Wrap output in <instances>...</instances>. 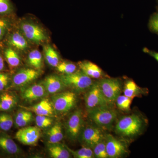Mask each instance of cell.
Returning <instances> with one entry per match:
<instances>
[{
  "mask_svg": "<svg viewBox=\"0 0 158 158\" xmlns=\"http://www.w3.org/2000/svg\"><path fill=\"white\" fill-rule=\"evenodd\" d=\"M148 125L147 118L141 113L123 116L116 123L115 131L122 137H131L141 135Z\"/></svg>",
  "mask_w": 158,
  "mask_h": 158,
  "instance_id": "6da1fadb",
  "label": "cell"
},
{
  "mask_svg": "<svg viewBox=\"0 0 158 158\" xmlns=\"http://www.w3.org/2000/svg\"><path fill=\"white\" fill-rule=\"evenodd\" d=\"M88 116L98 126L103 129H110L117 117V112L110 105L102 106L88 111Z\"/></svg>",
  "mask_w": 158,
  "mask_h": 158,
  "instance_id": "7a4b0ae2",
  "label": "cell"
},
{
  "mask_svg": "<svg viewBox=\"0 0 158 158\" xmlns=\"http://www.w3.org/2000/svg\"><path fill=\"white\" fill-rule=\"evenodd\" d=\"M65 87L75 93L86 92L93 84V80L81 70L60 76Z\"/></svg>",
  "mask_w": 158,
  "mask_h": 158,
  "instance_id": "3957f363",
  "label": "cell"
},
{
  "mask_svg": "<svg viewBox=\"0 0 158 158\" xmlns=\"http://www.w3.org/2000/svg\"><path fill=\"white\" fill-rule=\"evenodd\" d=\"M77 96L73 91H64L53 94L51 102L56 113L65 114L72 110L76 104Z\"/></svg>",
  "mask_w": 158,
  "mask_h": 158,
  "instance_id": "277c9868",
  "label": "cell"
},
{
  "mask_svg": "<svg viewBox=\"0 0 158 158\" xmlns=\"http://www.w3.org/2000/svg\"><path fill=\"white\" fill-rule=\"evenodd\" d=\"M98 82L103 95L108 103L110 105L115 102L122 91V84L120 79L108 77L100 79Z\"/></svg>",
  "mask_w": 158,
  "mask_h": 158,
  "instance_id": "5b68a950",
  "label": "cell"
},
{
  "mask_svg": "<svg viewBox=\"0 0 158 158\" xmlns=\"http://www.w3.org/2000/svg\"><path fill=\"white\" fill-rule=\"evenodd\" d=\"M40 75L39 70L34 68L18 69L11 75V88H24L39 77Z\"/></svg>",
  "mask_w": 158,
  "mask_h": 158,
  "instance_id": "8992f818",
  "label": "cell"
},
{
  "mask_svg": "<svg viewBox=\"0 0 158 158\" xmlns=\"http://www.w3.org/2000/svg\"><path fill=\"white\" fill-rule=\"evenodd\" d=\"M20 32L28 40L36 44L43 43L48 40L44 31L39 26L31 22L23 21L19 24Z\"/></svg>",
  "mask_w": 158,
  "mask_h": 158,
  "instance_id": "52a82bcc",
  "label": "cell"
},
{
  "mask_svg": "<svg viewBox=\"0 0 158 158\" xmlns=\"http://www.w3.org/2000/svg\"><path fill=\"white\" fill-rule=\"evenodd\" d=\"M83 117L81 110L74 112L69 117L65 124L66 136L70 141H75L79 139L83 128Z\"/></svg>",
  "mask_w": 158,
  "mask_h": 158,
  "instance_id": "ba28073f",
  "label": "cell"
},
{
  "mask_svg": "<svg viewBox=\"0 0 158 158\" xmlns=\"http://www.w3.org/2000/svg\"><path fill=\"white\" fill-rule=\"evenodd\" d=\"M85 100L86 107L88 111L98 107L110 105L103 95L98 81L94 82L86 91Z\"/></svg>",
  "mask_w": 158,
  "mask_h": 158,
  "instance_id": "9c48e42d",
  "label": "cell"
},
{
  "mask_svg": "<svg viewBox=\"0 0 158 158\" xmlns=\"http://www.w3.org/2000/svg\"><path fill=\"white\" fill-rule=\"evenodd\" d=\"M108 158H121L126 155L128 150L126 142L108 134L105 137Z\"/></svg>",
  "mask_w": 158,
  "mask_h": 158,
  "instance_id": "30bf717a",
  "label": "cell"
},
{
  "mask_svg": "<svg viewBox=\"0 0 158 158\" xmlns=\"http://www.w3.org/2000/svg\"><path fill=\"white\" fill-rule=\"evenodd\" d=\"M41 131L37 127L28 126L20 128L15 138L20 143L26 145H36L40 138Z\"/></svg>",
  "mask_w": 158,
  "mask_h": 158,
  "instance_id": "8fae6325",
  "label": "cell"
},
{
  "mask_svg": "<svg viewBox=\"0 0 158 158\" xmlns=\"http://www.w3.org/2000/svg\"><path fill=\"white\" fill-rule=\"evenodd\" d=\"M105 137L100 129L89 126L83 128L79 138L85 146L93 148L98 143L104 140Z\"/></svg>",
  "mask_w": 158,
  "mask_h": 158,
  "instance_id": "7c38bea8",
  "label": "cell"
},
{
  "mask_svg": "<svg viewBox=\"0 0 158 158\" xmlns=\"http://www.w3.org/2000/svg\"><path fill=\"white\" fill-rule=\"evenodd\" d=\"M21 153V149L11 136L6 132L0 131V156L14 157Z\"/></svg>",
  "mask_w": 158,
  "mask_h": 158,
  "instance_id": "4fadbf2b",
  "label": "cell"
},
{
  "mask_svg": "<svg viewBox=\"0 0 158 158\" xmlns=\"http://www.w3.org/2000/svg\"><path fill=\"white\" fill-rule=\"evenodd\" d=\"M20 89L22 98L29 102L43 98L48 94L42 83L33 84Z\"/></svg>",
  "mask_w": 158,
  "mask_h": 158,
  "instance_id": "5bb4252c",
  "label": "cell"
},
{
  "mask_svg": "<svg viewBox=\"0 0 158 158\" xmlns=\"http://www.w3.org/2000/svg\"><path fill=\"white\" fill-rule=\"evenodd\" d=\"M19 98L14 91L9 90L0 93V112H12L18 105Z\"/></svg>",
  "mask_w": 158,
  "mask_h": 158,
  "instance_id": "9a60e30c",
  "label": "cell"
},
{
  "mask_svg": "<svg viewBox=\"0 0 158 158\" xmlns=\"http://www.w3.org/2000/svg\"><path fill=\"white\" fill-rule=\"evenodd\" d=\"M6 44L8 47L14 49L18 52L25 51L29 47L27 39L19 31H14L9 34Z\"/></svg>",
  "mask_w": 158,
  "mask_h": 158,
  "instance_id": "2e32d148",
  "label": "cell"
},
{
  "mask_svg": "<svg viewBox=\"0 0 158 158\" xmlns=\"http://www.w3.org/2000/svg\"><path fill=\"white\" fill-rule=\"evenodd\" d=\"M78 66L80 70L91 79H101L109 77L98 65L90 61H80Z\"/></svg>",
  "mask_w": 158,
  "mask_h": 158,
  "instance_id": "e0dca14e",
  "label": "cell"
},
{
  "mask_svg": "<svg viewBox=\"0 0 158 158\" xmlns=\"http://www.w3.org/2000/svg\"><path fill=\"white\" fill-rule=\"evenodd\" d=\"M24 108L40 116L53 117L56 114L51 101L47 98H43L37 104L30 107Z\"/></svg>",
  "mask_w": 158,
  "mask_h": 158,
  "instance_id": "ac0fdd59",
  "label": "cell"
},
{
  "mask_svg": "<svg viewBox=\"0 0 158 158\" xmlns=\"http://www.w3.org/2000/svg\"><path fill=\"white\" fill-rule=\"evenodd\" d=\"M42 83L47 92L49 94L53 95L62 92L65 88L61 77L56 75H50L47 77Z\"/></svg>",
  "mask_w": 158,
  "mask_h": 158,
  "instance_id": "d6986e66",
  "label": "cell"
},
{
  "mask_svg": "<svg viewBox=\"0 0 158 158\" xmlns=\"http://www.w3.org/2000/svg\"><path fill=\"white\" fill-rule=\"evenodd\" d=\"M123 92L125 96L133 99L135 97L147 95L149 91L148 88H141L134 81L129 79L125 82Z\"/></svg>",
  "mask_w": 158,
  "mask_h": 158,
  "instance_id": "ffe728a7",
  "label": "cell"
},
{
  "mask_svg": "<svg viewBox=\"0 0 158 158\" xmlns=\"http://www.w3.org/2000/svg\"><path fill=\"white\" fill-rule=\"evenodd\" d=\"M14 126L16 128L28 126L34 120L33 113L28 110L19 109L13 115Z\"/></svg>",
  "mask_w": 158,
  "mask_h": 158,
  "instance_id": "44dd1931",
  "label": "cell"
},
{
  "mask_svg": "<svg viewBox=\"0 0 158 158\" xmlns=\"http://www.w3.org/2000/svg\"><path fill=\"white\" fill-rule=\"evenodd\" d=\"M47 149L51 158H69L71 157V154L69 152L66 145H63L60 143H48Z\"/></svg>",
  "mask_w": 158,
  "mask_h": 158,
  "instance_id": "7402d4cb",
  "label": "cell"
},
{
  "mask_svg": "<svg viewBox=\"0 0 158 158\" xmlns=\"http://www.w3.org/2000/svg\"><path fill=\"white\" fill-rule=\"evenodd\" d=\"M48 143H59L63 139V129L61 123H54L50 127L46 134Z\"/></svg>",
  "mask_w": 158,
  "mask_h": 158,
  "instance_id": "603a6c76",
  "label": "cell"
},
{
  "mask_svg": "<svg viewBox=\"0 0 158 158\" xmlns=\"http://www.w3.org/2000/svg\"><path fill=\"white\" fill-rule=\"evenodd\" d=\"M4 58L12 70L18 67L21 63V59L18 52L9 47L4 50Z\"/></svg>",
  "mask_w": 158,
  "mask_h": 158,
  "instance_id": "cb8c5ba5",
  "label": "cell"
},
{
  "mask_svg": "<svg viewBox=\"0 0 158 158\" xmlns=\"http://www.w3.org/2000/svg\"><path fill=\"white\" fill-rule=\"evenodd\" d=\"M27 62L32 68L40 70L43 65L42 54L38 50H33L29 53Z\"/></svg>",
  "mask_w": 158,
  "mask_h": 158,
  "instance_id": "d4e9b609",
  "label": "cell"
},
{
  "mask_svg": "<svg viewBox=\"0 0 158 158\" xmlns=\"http://www.w3.org/2000/svg\"><path fill=\"white\" fill-rule=\"evenodd\" d=\"M46 60L52 67H56L59 63L60 58L59 54L51 45H46L44 48Z\"/></svg>",
  "mask_w": 158,
  "mask_h": 158,
  "instance_id": "484cf974",
  "label": "cell"
},
{
  "mask_svg": "<svg viewBox=\"0 0 158 158\" xmlns=\"http://www.w3.org/2000/svg\"><path fill=\"white\" fill-rule=\"evenodd\" d=\"M13 126V115L10 112H0V131L7 132Z\"/></svg>",
  "mask_w": 158,
  "mask_h": 158,
  "instance_id": "4316f807",
  "label": "cell"
},
{
  "mask_svg": "<svg viewBox=\"0 0 158 158\" xmlns=\"http://www.w3.org/2000/svg\"><path fill=\"white\" fill-rule=\"evenodd\" d=\"M72 155L75 158H94L93 151L90 148L85 147L77 150H73L66 145Z\"/></svg>",
  "mask_w": 158,
  "mask_h": 158,
  "instance_id": "83f0119b",
  "label": "cell"
},
{
  "mask_svg": "<svg viewBox=\"0 0 158 158\" xmlns=\"http://www.w3.org/2000/svg\"><path fill=\"white\" fill-rule=\"evenodd\" d=\"M133 99L123 95H119L116 101V106L119 110L125 112L131 110V105Z\"/></svg>",
  "mask_w": 158,
  "mask_h": 158,
  "instance_id": "f1b7e54d",
  "label": "cell"
},
{
  "mask_svg": "<svg viewBox=\"0 0 158 158\" xmlns=\"http://www.w3.org/2000/svg\"><path fill=\"white\" fill-rule=\"evenodd\" d=\"M56 68L58 72L63 75L73 73L77 70L76 65L73 62L66 61L59 62Z\"/></svg>",
  "mask_w": 158,
  "mask_h": 158,
  "instance_id": "f546056e",
  "label": "cell"
},
{
  "mask_svg": "<svg viewBox=\"0 0 158 158\" xmlns=\"http://www.w3.org/2000/svg\"><path fill=\"white\" fill-rule=\"evenodd\" d=\"M11 85V74L5 71L0 72V93L9 90Z\"/></svg>",
  "mask_w": 158,
  "mask_h": 158,
  "instance_id": "4dcf8cb0",
  "label": "cell"
},
{
  "mask_svg": "<svg viewBox=\"0 0 158 158\" xmlns=\"http://www.w3.org/2000/svg\"><path fill=\"white\" fill-rule=\"evenodd\" d=\"M52 117L45 116L37 115L35 118L36 126L40 129H45L50 127L53 123L54 120Z\"/></svg>",
  "mask_w": 158,
  "mask_h": 158,
  "instance_id": "1f68e13d",
  "label": "cell"
},
{
  "mask_svg": "<svg viewBox=\"0 0 158 158\" xmlns=\"http://www.w3.org/2000/svg\"><path fill=\"white\" fill-rule=\"evenodd\" d=\"M94 157L97 158H107L108 156L106 148L105 139L98 143L92 148Z\"/></svg>",
  "mask_w": 158,
  "mask_h": 158,
  "instance_id": "d6a6232c",
  "label": "cell"
},
{
  "mask_svg": "<svg viewBox=\"0 0 158 158\" xmlns=\"http://www.w3.org/2000/svg\"><path fill=\"white\" fill-rule=\"evenodd\" d=\"M14 11L11 0H0V15H9Z\"/></svg>",
  "mask_w": 158,
  "mask_h": 158,
  "instance_id": "836d02e7",
  "label": "cell"
},
{
  "mask_svg": "<svg viewBox=\"0 0 158 158\" xmlns=\"http://www.w3.org/2000/svg\"><path fill=\"white\" fill-rule=\"evenodd\" d=\"M10 27V23L6 18L0 15V41H2L8 33Z\"/></svg>",
  "mask_w": 158,
  "mask_h": 158,
  "instance_id": "e575fe53",
  "label": "cell"
},
{
  "mask_svg": "<svg viewBox=\"0 0 158 158\" xmlns=\"http://www.w3.org/2000/svg\"><path fill=\"white\" fill-rule=\"evenodd\" d=\"M148 26L150 31L158 35V10L151 16Z\"/></svg>",
  "mask_w": 158,
  "mask_h": 158,
  "instance_id": "d590c367",
  "label": "cell"
},
{
  "mask_svg": "<svg viewBox=\"0 0 158 158\" xmlns=\"http://www.w3.org/2000/svg\"><path fill=\"white\" fill-rule=\"evenodd\" d=\"M143 52L145 53L148 54L151 56L155 59L158 62V52L155 51L151 50L147 48H144L143 49Z\"/></svg>",
  "mask_w": 158,
  "mask_h": 158,
  "instance_id": "8d00e7d4",
  "label": "cell"
},
{
  "mask_svg": "<svg viewBox=\"0 0 158 158\" xmlns=\"http://www.w3.org/2000/svg\"><path fill=\"white\" fill-rule=\"evenodd\" d=\"M6 69L5 66V59L2 55L0 53V72L5 71Z\"/></svg>",
  "mask_w": 158,
  "mask_h": 158,
  "instance_id": "74e56055",
  "label": "cell"
},
{
  "mask_svg": "<svg viewBox=\"0 0 158 158\" xmlns=\"http://www.w3.org/2000/svg\"><path fill=\"white\" fill-rule=\"evenodd\" d=\"M157 9H158V8H157Z\"/></svg>",
  "mask_w": 158,
  "mask_h": 158,
  "instance_id": "f35d334b",
  "label": "cell"
}]
</instances>
